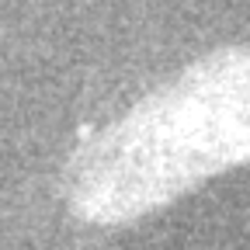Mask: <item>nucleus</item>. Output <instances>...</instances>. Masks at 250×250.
Segmentation results:
<instances>
[{
  "label": "nucleus",
  "mask_w": 250,
  "mask_h": 250,
  "mask_svg": "<svg viewBox=\"0 0 250 250\" xmlns=\"http://www.w3.org/2000/svg\"><path fill=\"white\" fill-rule=\"evenodd\" d=\"M236 164H250V49H215L77 143L66 202L83 223L125 226Z\"/></svg>",
  "instance_id": "nucleus-1"
}]
</instances>
